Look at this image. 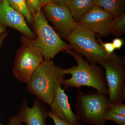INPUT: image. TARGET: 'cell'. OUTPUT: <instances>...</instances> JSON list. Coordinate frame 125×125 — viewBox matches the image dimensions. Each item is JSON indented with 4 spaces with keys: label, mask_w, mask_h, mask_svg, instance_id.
I'll return each mask as SVG.
<instances>
[{
    "label": "cell",
    "mask_w": 125,
    "mask_h": 125,
    "mask_svg": "<svg viewBox=\"0 0 125 125\" xmlns=\"http://www.w3.org/2000/svg\"><path fill=\"white\" fill-rule=\"evenodd\" d=\"M64 52L73 57L77 65L63 69L65 74H70L71 76L68 79H65L62 89L65 90L75 87L79 89L82 86H86L94 88L100 93L108 96L107 84L102 67L94 63L89 64L82 55L71 49Z\"/></svg>",
    "instance_id": "6da1fadb"
},
{
    "label": "cell",
    "mask_w": 125,
    "mask_h": 125,
    "mask_svg": "<svg viewBox=\"0 0 125 125\" xmlns=\"http://www.w3.org/2000/svg\"><path fill=\"white\" fill-rule=\"evenodd\" d=\"M65 75L53 60H44L26 84L27 90L43 103L50 105L58 88L63 85Z\"/></svg>",
    "instance_id": "7a4b0ae2"
},
{
    "label": "cell",
    "mask_w": 125,
    "mask_h": 125,
    "mask_svg": "<svg viewBox=\"0 0 125 125\" xmlns=\"http://www.w3.org/2000/svg\"><path fill=\"white\" fill-rule=\"evenodd\" d=\"M32 16L36 38L32 39L23 35L21 38V42L39 49L45 61L53 60L59 52L71 49L70 45L49 24L42 11Z\"/></svg>",
    "instance_id": "3957f363"
},
{
    "label": "cell",
    "mask_w": 125,
    "mask_h": 125,
    "mask_svg": "<svg viewBox=\"0 0 125 125\" xmlns=\"http://www.w3.org/2000/svg\"><path fill=\"white\" fill-rule=\"evenodd\" d=\"M108 96L96 90L86 94L78 89L75 107L81 122L105 125V113L111 105Z\"/></svg>",
    "instance_id": "277c9868"
},
{
    "label": "cell",
    "mask_w": 125,
    "mask_h": 125,
    "mask_svg": "<svg viewBox=\"0 0 125 125\" xmlns=\"http://www.w3.org/2000/svg\"><path fill=\"white\" fill-rule=\"evenodd\" d=\"M96 34L77 26L64 39L69 43L71 49L85 57L87 61L97 64L111 59L115 52L108 54L96 40Z\"/></svg>",
    "instance_id": "5b68a950"
},
{
    "label": "cell",
    "mask_w": 125,
    "mask_h": 125,
    "mask_svg": "<svg viewBox=\"0 0 125 125\" xmlns=\"http://www.w3.org/2000/svg\"><path fill=\"white\" fill-rule=\"evenodd\" d=\"M105 70L111 105L125 99V58L115 53L111 59L99 63Z\"/></svg>",
    "instance_id": "8992f818"
},
{
    "label": "cell",
    "mask_w": 125,
    "mask_h": 125,
    "mask_svg": "<svg viewBox=\"0 0 125 125\" xmlns=\"http://www.w3.org/2000/svg\"><path fill=\"white\" fill-rule=\"evenodd\" d=\"M22 43L16 52L12 73L18 81L27 84L44 59L38 48L25 43Z\"/></svg>",
    "instance_id": "52a82bcc"
},
{
    "label": "cell",
    "mask_w": 125,
    "mask_h": 125,
    "mask_svg": "<svg viewBox=\"0 0 125 125\" xmlns=\"http://www.w3.org/2000/svg\"><path fill=\"white\" fill-rule=\"evenodd\" d=\"M115 19L112 14L95 5L83 16L77 24L100 36L107 37L111 34Z\"/></svg>",
    "instance_id": "ba28073f"
},
{
    "label": "cell",
    "mask_w": 125,
    "mask_h": 125,
    "mask_svg": "<svg viewBox=\"0 0 125 125\" xmlns=\"http://www.w3.org/2000/svg\"><path fill=\"white\" fill-rule=\"evenodd\" d=\"M43 8L47 18L53 24L59 35L63 38L69 35L78 26L66 5L50 2Z\"/></svg>",
    "instance_id": "9c48e42d"
},
{
    "label": "cell",
    "mask_w": 125,
    "mask_h": 125,
    "mask_svg": "<svg viewBox=\"0 0 125 125\" xmlns=\"http://www.w3.org/2000/svg\"><path fill=\"white\" fill-rule=\"evenodd\" d=\"M0 23L16 30L29 38H36V34L28 26L24 16L13 9L6 0H2L0 5Z\"/></svg>",
    "instance_id": "30bf717a"
},
{
    "label": "cell",
    "mask_w": 125,
    "mask_h": 125,
    "mask_svg": "<svg viewBox=\"0 0 125 125\" xmlns=\"http://www.w3.org/2000/svg\"><path fill=\"white\" fill-rule=\"evenodd\" d=\"M17 116L22 123L27 125H47L48 111L42 102L38 98L33 100V105L30 107L24 99L18 111Z\"/></svg>",
    "instance_id": "8fae6325"
},
{
    "label": "cell",
    "mask_w": 125,
    "mask_h": 125,
    "mask_svg": "<svg viewBox=\"0 0 125 125\" xmlns=\"http://www.w3.org/2000/svg\"><path fill=\"white\" fill-rule=\"evenodd\" d=\"M50 109L58 118L71 124H78L80 119L72 111L69 101V97L61 86L57 90Z\"/></svg>",
    "instance_id": "7c38bea8"
},
{
    "label": "cell",
    "mask_w": 125,
    "mask_h": 125,
    "mask_svg": "<svg viewBox=\"0 0 125 125\" xmlns=\"http://www.w3.org/2000/svg\"><path fill=\"white\" fill-rule=\"evenodd\" d=\"M95 0H66L65 4L69 9L74 21L76 23L95 5Z\"/></svg>",
    "instance_id": "4fadbf2b"
},
{
    "label": "cell",
    "mask_w": 125,
    "mask_h": 125,
    "mask_svg": "<svg viewBox=\"0 0 125 125\" xmlns=\"http://www.w3.org/2000/svg\"><path fill=\"white\" fill-rule=\"evenodd\" d=\"M95 5L112 14L115 18L125 13V0H95Z\"/></svg>",
    "instance_id": "5bb4252c"
},
{
    "label": "cell",
    "mask_w": 125,
    "mask_h": 125,
    "mask_svg": "<svg viewBox=\"0 0 125 125\" xmlns=\"http://www.w3.org/2000/svg\"><path fill=\"white\" fill-rule=\"evenodd\" d=\"M13 9L22 14L29 22H33V18L26 4L25 0H6Z\"/></svg>",
    "instance_id": "9a60e30c"
},
{
    "label": "cell",
    "mask_w": 125,
    "mask_h": 125,
    "mask_svg": "<svg viewBox=\"0 0 125 125\" xmlns=\"http://www.w3.org/2000/svg\"><path fill=\"white\" fill-rule=\"evenodd\" d=\"M125 33V13L115 18L111 34L118 37Z\"/></svg>",
    "instance_id": "2e32d148"
},
{
    "label": "cell",
    "mask_w": 125,
    "mask_h": 125,
    "mask_svg": "<svg viewBox=\"0 0 125 125\" xmlns=\"http://www.w3.org/2000/svg\"><path fill=\"white\" fill-rule=\"evenodd\" d=\"M25 1L32 15L42 11V8L51 2L50 0H25Z\"/></svg>",
    "instance_id": "e0dca14e"
},
{
    "label": "cell",
    "mask_w": 125,
    "mask_h": 125,
    "mask_svg": "<svg viewBox=\"0 0 125 125\" xmlns=\"http://www.w3.org/2000/svg\"><path fill=\"white\" fill-rule=\"evenodd\" d=\"M105 121H111L114 122L118 125L125 123V116H122L113 113L107 110L104 116Z\"/></svg>",
    "instance_id": "ac0fdd59"
},
{
    "label": "cell",
    "mask_w": 125,
    "mask_h": 125,
    "mask_svg": "<svg viewBox=\"0 0 125 125\" xmlns=\"http://www.w3.org/2000/svg\"><path fill=\"white\" fill-rule=\"evenodd\" d=\"M109 111L122 116H125V105L122 102H120L111 105L108 109Z\"/></svg>",
    "instance_id": "d6986e66"
},
{
    "label": "cell",
    "mask_w": 125,
    "mask_h": 125,
    "mask_svg": "<svg viewBox=\"0 0 125 125\" xmlns=\"http://www.w3.org/2000/svg\"><path fill=\"white\" fill-rule=\"evenodd\" d=\"M48 116L49 117L51 118L54 121L55 125H81V122L78 124H71L67 122L61 120L58 118L55 114L51 111H48Z\"/></svg>",
    "instance_id": "ffe728a7"
},
{
    "label": "cell",
    "mask_w": 125,
    "mask_h": 125,
    "mask_svg": "<svg viewBox=\"0 0 125 125\" xmlns=\"http://www.w3.org/2000/svg\"><path fill=\"white\" fill-rule=\"evenodd\" d=\"M99 42L108 54H112L114 53V51H115V48L112 43H104L100 39L99 40Z\"/></svg>",
    "instance_id": "44dd1931"
},
{
    "label": "cell",
    "mask_w": 125,
    "mask_h": 125,
    "mask_svg": "<svg viewBox=\"0 0 125 125\" xmlns=\"http://www.w3.org/2000/svg\"><path fill=\"white\" fill-rule=\"evenodd\" d=\"M22 123L18 118L17 115L13 114L9 118L7 125H22Z\"/></svg>",
    "instance_id": "7402d4cb"
},
{
    "label": "cell",
    "mask_w": 125,
    "mask_h": 125,
    "mask_svg": "<svg viewBox=\"0 0 125 125\" xmlns=\"http://www.w3.org/2000/svg\"><path fill=\"white\" fill-rule=\"evenodd\" d=\"M113 44L114 45L115 48L120 49L121 48L123 44V41L122 39L118 37L114 38L112 42Z\"/></svg>",
    "instance_id": "603a6c76"
},
{
    "label": "cell",
    "mask_w": 125,
    "mask_h": 125,
    "mask_svg": "<svg viewBox=\"0 0 125 125\" xmlns=\"http://www.w3.org/2000/svg\"><path fill=\"white\" fill-rule=\"evenodd\" d=\"M51 2L56 4L62 5L65 4L66 0H50Z\"/></svg>",
    "instance_id": "cb8c5ba5"
},
{
    "label": "cell",
    "mask_w": 125,
    "mask_h": 125,
    "mask_svg": "<svg viewBox=\"0 0 125 125\" xmlns=\"http://www.w3.org/2000/svg\"><path fill=\"white\" fill-rule=\"evenodd\" d=\"M7 34H8V32H5L1 34V35L0 36V48L1 47L2 45V43L4 42L5 38L7 37Z\"/></svg>",
    "instance_id": "d4e9b609"
},
{
    "label": "cell",
    "mask_w": 125,
    "mask_h": 125,
    "mask_svg": "<svg viewBox=\"0 0 125 125\" xmlns=\"http://www.w3.org/2000/svg\"><path fill=\"white\" fill-rule=\"evenodd\" d=\"M6 30V26L0 23V34L5 32Z\"/></svg>",
    "instance_id": "484cf974"
},
{
    "label": "cell",
    "mask_w": 125,
    "mask_h": 125,
    "mask_svg": "<svg viewBox=\"0 0 125 125\" xmlns=\"http://www.w3.org/2000/svg\"><path fill=\"white\" fill-rule=\"evenodd\" d=\"M2 0H0V5L1 4V2H2Z\"/></svg>",
    "instance_id": "4316f807"
},
{
    "label": "cell",
    "mask_w": 125,
    "mask_h": 125,
    "mask_svg": "<svg viewBox=\"0 0 125 125\" xmlns=\"http://www.w3.org/2000/svg\"><path fill=\"white\" fill-rule=\"evenodd\" d=\"M125 125V123H124V124H122V125Z\"/></svg>",
    "instance_id": "83f0119b"
},
{
    "label": "cell",
    "mask_w": 125,
    "mask_h": 125,
    "mask_svg": "<svg viewBox=\"0 0 125 125\" xmlns=\"http://www.w3.org/2000/svg\"><path fill=\"white\" fill-rule=\"evenodd\" d=\"M0 125H2V124H1V123H0Z\"/></svg>",
    "instance_id": "f1b7e54d"
},
{
    "label": "cell",
    "mask_w": 125,
    "mask_h": 125,
    "mask_svg": "<svg viewBox=\"0 0 125 125\" xmlns=\"http://www.w3.org/2000/svg\"></svg>",
    "instance_id": "f546056e"
},
{
    "label": "cell",
    "mask_w": 125,
    "mask_h": 125,
    "mask_svg": "<svg viewBox=\"0 0 125 125\" xmlns=\"http://www.w3.org/2000/svg\"></svg>",
    "instance_id": "4dcf8cb0"
}]
</instances>
